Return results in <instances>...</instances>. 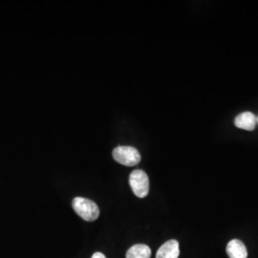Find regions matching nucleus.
Listing matches in <instances>:
<instances>
[{
	"label": "nucleus",
	"instance_id": "nucleus-1",
	"mask_svg": "<svg viewBox=\"0 0 258 258\" xmlns=\"http://www.w3.org/2000/svg\"><path fill=\"white\" fill-rule=\"evenodd\" d=\"M72 207L76 213L85 221H95L100 216V209L98 205L89 199L76 197L72 202Z\"/></svg>",
	"mask_w": 258,
	"mask_h": 258
},
{
	"label": "nucleus",
	"instance_id": "nucleus-2",
	"mask_svg": "<svg viewBox=\"0 0 258 258\" xmlns=\"http://www.w3.org/2000/svg\"><path fill=\"white\" fill-rule=\"evenodd\" d=\"M129 184L133 194L139 198H145L149 192V179L144 170L136 169L129 176Z\"/></svg>",
	"mask_w": 258,
	"mask_h": 258
},
{
	"label": "nucleus",
	"instance_id": "nucleus-3",
	"mask_svg": "<svg viewBox=\"0 0 258 258\" xmlns=\"http://www.w3.org/2000/svg\"><path fill=\"white\" fill-rule=\"evenodd\" d=\"M114 160L125 166H137L141 162L138 150L132 147H118L113 150Z\"/></svg>",
	"mask_w": 258,
	"mask_h": 258
},
{
	"label": "nucleus",
	"instance_id": "nucleus-4",
	"mask_svg": "<svg viewBox=\"0 0 258 258\" xmlns=\"http://www.w3.org/2000/svg\"><path fill=\"white\" fill-rule=\"evenodd\" d=\"M236 127L247 131H252L257 124V117L251 112H243L234 119Z\"/></svg>",
	"mask_w": 258,
	"mask_h": 258
},
{
	"label": "nucleus",
	"instance_id": "nucleus-5",
	"mask_svg": "<svg viewBox=\"0 0 258 258\" xmlns=\"http://www.w3.org/2000/svg\"><path fill=\"white\" fill-rule=\"evenodd\" d=\"M179 255V242L176 240H168L158 249L156 258H178Z\"/></svg>",
	"mask_w": 258,
	"mask_h": 258
},
{
	"label": "nucleus",
	"instance_id": "nucleus-6",
	"mask_svg": "<svg viewBox=\"0 0 258 258\" xmlns=\"http://www.w3.org/2000/svg\"><path fill=\"white\" fill-rule=\"evenodd\" d=\"M227 253L230 258L248 257V251L245 244L238 239L231 240L228 243Z\"/></svg>",
	"mask_w": 258,
	"mask_h": 258
},
{
	"label": "nucleus",
	"instance_id": "nucleus-7",
	"mask_svg": "<svg viewBox=\"0 0 258 258\" xmlns=\"http://www.w3.org/2000/svg\"><path fill=\"white\" fill-rule=\"evenodd\" d=\"M151 249L144 244H137L132 246L126 252V258H150Z\"/></svg>",
	"mask_w": 258,
	"mask_h": 258
},
{
	"label": "nucleus",
	"instance_id": "nucleus-8",
	"mask_svg": "<svg viewBox=\"0 0 258 258\" xmlns=\"http://www.w3.org/2000/svg\"><path fill=\"white\" fill-rule=\"evenodd\" d=\"M92 258H106L102 252H95L92 255Z\"/></svg>",
	"mask_w": 258,
	"mask_h": 258
},
{
	"label": "nucleus",
	"instance_id": "nucleus-9",
	"mask_svg": "<svg viewBox=\"0 0 258 258\" xmlns=\"http://www.w3.org/2000/svg\"><path fill=\"white\" fill-rule=\"evenodd\" d=\"M257 123H258V117H257Z\"/></svg>",
	"mask_w": 258,
	"mask_h": 258
}]
</instances>
